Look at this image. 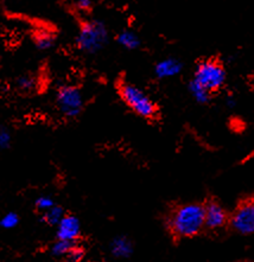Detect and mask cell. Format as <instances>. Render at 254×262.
<instances>
[{
    "instance_id": "cell-1",
    "label": "cell",
    "mask_w": 254,
    "mask_h": 262,
    "mask_svg": "<svg viewBox=\"0 0 254 262\" xmlns=\"http://www.w3.org/2000/svg\"><path fill=\"white\" fill-rule=\"evenodd\" d=\"M166 228L175 239L195 237L204 227V204L184 203L170 209L166 217Z\"/></svg>"
},
{
    "instance_id": "cell-2",
    "label": "cell",
    "mask_w": 254,
    "mask_h": 262,
    "mask_svg": "<svg viewBox=\"0 0 254 262\" xmlns=\"http://www.w3.org/2000/svg\"><path fill=\"white\" fill-rule=\"evenodd\" d=\"M115 88L122 102L138 117L147 121H157L159 119V107L151 96L138 85L126 81L125 78H119Z\"/></svg>"
},
{
    "instance_id": "cell-3",
    "label": "cell",
    "mask_w": 254,
    "mask_h": 262,
    "mask_svg": "<svg viewBox=\"0 0 254 262\" xmlns=\"http://www.w3.org/2000/svg\"><path fill=\"white\" fill-rule=\"evenodd\" d=\"M110 42V31L102 20L82 17L75 37V47L86 55H95Z\"/></svg>"
},
{
    "instance_id": "cell-4",
    "label": "cell",
    "mask_w": 254,
    "mask_h": 262,
    "mask_svg": "<svg viewBox=\"0 0 254 262\" xmlns=\"http://www.w3.org/2000/svg\"><path fill=\"white\" fill-rule=\"evenodd\" d=\"M227 73L225 66L216 57H209L199 61L194 72V80L214 94L226 83Z\"/></svg>"
},
{
    "instance_id": "cell-5",
    "label": "cell",
    "mask_w": 254,
    "mask_h": 262,
    "mask_svg": "<svg viewBox=\"0 0 254 262\" xmlns=\"http://www.w3.org/2000/svg\"><path fill=\"white\" fill-rule=\"evenodd\" d=\"M56 107L59 113L67 119H75L83 111L84 100L80 88L66 84L58 88L56 93Z\"/></svg>"
},
{
    "instance_id": "cell-6",
    "label": "cell",
    "mask_w": 254,
    "mask_h": 262,
    "mask_svg": "<svg viewBox=\"0 0 254 262\" xmlns=\"http://www.w3.org/2000/svg\"><path fill=\"white\" fill-rule=\"evenodd\" d=\"M228 226L235 233L249 235L254 233V203L253 197L244 198L230 214Z\"/></svg>"
},
{
    "instance_id": "cell-7",
    "label": "cell",
    "mask_w": 254,
    "mask_h": 262,
    "mask_svg": "<svg viewBox=\"0 0 254 262\" xmlns=\"http://www.w3.org/2000/svg\"><path fill=\"white\" fill-rule=\"evenodd\" d=\"M204 227L207 230H218L228 226L230 214L215 198L204 202Z\"/></svg>"
},
{
    "instance_id": "cell-8",
    "label": "cell",
    "mask_w": 254,
    "mask_h": 262,
    "mask_svg": "<svg viewBox=\"0 0 254 262\" xmlns=\"http://www.w3.org/2000/svg\"><path fill=\"white\" fill-rule=\"evenodd\" d=\"M183 63L176 57H166L160 59L159 62L156 63L155 69V76L159 80H164V78H170L182 72Z\"/></svg>"
},
{
    "instance_id": "cell-9",
    "label": "cell",
    "mask_w": 254,
    "mask_h": 262,
    "mask_svg": "<svg viewBox=\"0 0 254 262\" xmlns=\"http://www.w3.org/2000/svg\"><path fill=\"white\" fill-rule=\"evenodd\" d=\"M80 236V221L73 215H66L58 223L57 238L75 242Z\"/></svg>"
},
{
    "instance_id": "cell-10",
    "label": "cell",
    "mask_w": 254,
    "mask_h": 262,
    "mask_svg": "<svg viewBox=\"0 0 254 262\" xmlns=\"http://www.w3.org/2000/svg\"><path fill=\"white\" fill-rule=\"evenodd\" d=\"M115 42L121 48L129 51H133L139 49L141 46V39L137 32L133 30H122L115 36Z\"/></svg>"
},
{
    "instance_id": "cell-11",
    "label": "cell",
    "mask_w": 254,
    "mask_h": 262,
    "mask_svg": "<svg viewBox=\"0 0 254 262\" xmlns=\"http://www.w3.org/2000/svg\"><path fill=\"white\" fill-rule=\"evenodd\" d=\"M189 92L190 94L193 95L194 99L196 100V102H199L201 104H205L208 103L211 99V93L207 91L203 85H201L199 82L195 81L193 78L189 83Z\"/></svg>"
},
{
    "instance_id": "cell-12",
    "label": "cell",
    "mask_w": 254,
    "mask_h": 262,
    "mask_svg": "<svg viewBox=\"0 0 254 262\" xmlns=\"http://www.w3.org/2000/svg\"><path fill=\"white\" fill-rule=\"evenodd\" d=\"M16 85L17 88L23 93L33 92V89H36V85H37L36 77L31 74L20 75V76L16 80Z\"/></svg>"
},
{
    "instance_id": "cell-13",
    "label": "cell",
    "mask_w": 254,
    "mask_h": 262,
    "mask_svg": "<svg viewBox=\"0 0 254 262\" xmlns=\"http://www.w3.org/2000/svg\"><path fill=\"white\" fill-rule=\"evenodd\" d=\"M33 43L39 50H49L55 44V37L50 33L42 32L33 36Z\"/></svg>"
},
{
    "instance_id": "cell-14",
    "label": "cell",
    "mask_w": 254,
    "mask_h": 262,
    "mask_svg": "<svg viewBox=\"0 0 254 262\" xmlns=\"http://www.w3.org/2000/svg\"><path fill=\"white\" fill-rule=\"evenodd\" d=\"M65 216L66 214L63 208L58 207V205H54V207L50 208L49 210L44 211L43 220L46 221L48 224H51L52 226V224H58Z\"/></svg>"
},
{
    "instance_id": "cell-15",
    "label": "cell",
    "mask_w": 254,
    "mask_h": 262,
    "mask_svg": "<svg viewBox=\"0 0 254 262\" xmlns=\"http://www.w3.org/2000/svg\"><path fill=\"white\" fill-rule=\"evenodd\" d=\"M74 241H67V239H57V242L54 243L51 252L55 256H67V254L70 252V249L75 246Z\"/></svg>"
},
{
    "instance_id": "cell-16",
    "label": "cell",
    "mask_w": 254,
    "mask_h": 262,
    "mask_svg": "<svg viewBox=\"0 0 254 262\" xmlns=\"http://www.w3.org/2000/svg\"><path fill=\"white\" fill-rule=\"evenodd\" d=\"M112 250H113V254L117 256H129L131 253V243L127 241L126 238H118L113 242V246H112Z\"/></svg>"
},
{
    "instance_id": "cell-17",
    "label": "cell",
    "mask_w": 254,
    "mask_h": 262,
    "mask_svg": "<svg viewBox=\"0 0 254 262\" xmlns=\"http://www.w3.org/2000/svg\"><path fill=\"white\" fill-rule=\"evenodd\" d=\"M74 7H75V11L82 14V17H88L94 9V2L93 0H75Z\"/></svg>"
},
{
    "instance_id": "cell-18",
    "label": "cell",
    "mask_w": 254,
    "mask_h": 262,
    "mask_svg": "<svg viewBox=\"0 0 254 262\" xmlns=\"http://www.w3.org/2000/svg\"><path fill=\"white\" fill-rule=\"evenodd\" d=\"M84 249L82 248V247L75 245L72 249H70V252L67 254L66 257L69 262H80L84 257Z\"/></svg>"
},
{
    "instance_id": "cell-19",
    "label": "cell",
    "mask_w": 254,
    "mask_h": 262,
    "mask_svg": "<svg viewBox=\"0 0 254 262\" xmlns=\"http://www.w3.org/2000/svg\"><path fill=\"white\" fill-rule=\"evenodd\" d=\"M18 221H19L18 215L14 214V212H10V214H7L3 217L0 224H2V227L5 228V229H11V228H14L17 226Z\"/></svg>"
},
{
    "instance_id": "cell-20",
    "label": "cell",
    "mask_w": 254,
    "mask_h": 262,
    "mask_svg": "<svg viewBox=\"0 0 254 262\" xmlns=\"http://www.w3.org/2000/svg\"><path fill=\"white\" fill-rule=\"evenodd\" d=\"M54 205H55L54 201H52L51 198L46 197V196L39 197L38 200L36 201V208L38 209L39 211H43V212L49 210V209L54 207Z\"/></svg>"
},
{
    "instance_id": "cell-21",
    "label": "cell",
    "mask_w": 254,
    "mask_h": 262,
    "mask_svg": "<svg viewBox=\"0 0 254 262\" xmlns=\"http://www.w3.org/2000/svg\"><path fill=\"white\" fill-rule=\"evenodd\" d=\"M11 141V136L10 132L3 127L2 130H0V145H2L3 148H6L9 146Z\"/></svg>"
},
{
    "instance_id": "cell-22",
    "label": "cell",
    "mask_w": 254,
    "mask_h": 262,
    "mask_svg": "<svg viewBox=\"0 0 254 262\" xmlns=\"http://www.w3.org/2000/svg\"><path fill=\"white\" fill-rule=\"evenodd\" d=\"M249 82H251V85L254 88V73L251 75V77H249Z\"/></svg>"
},
{
    "instance_id": "cell-23",
    "label": "cell",
    "mask_w": 254,
    "mask_h": 262,
    "mask_svg": "<svg viewBox=\"0 0 254 262\" xmlns=\"http://www.w3.org/2000/svg\"><path fill=\"white\" fill-rule=\"evenodd\" d=\"M239 262H252V261H239Z\"/></svg>"
},
{
    "instance_id": "cell-24",
    "label": "cell",
    "mask_w": 254,
    "mask_h": 262,
    "mask_svg": "<svg viewBox=\"0 0 254 262\" xmlns=\"http://www.w3.org/2000/svg\"><path fill=\"white\" fill-rule=\"evenodd\" d=\"M253 203H254V197H253Z\"/></svg>"
}]
</instances>
